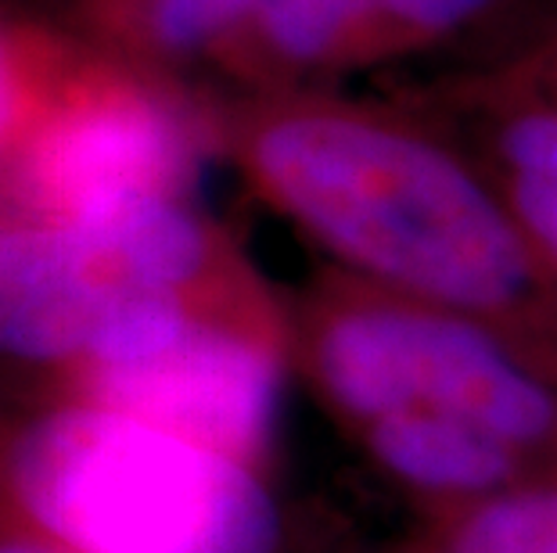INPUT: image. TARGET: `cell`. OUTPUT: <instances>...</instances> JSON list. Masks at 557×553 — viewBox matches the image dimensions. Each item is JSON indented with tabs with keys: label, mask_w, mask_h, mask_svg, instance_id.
<instances>
[{
	"label": "cell",
	"mask_w": 557,
	"mask_h": 553,
	"mask_svg": "<svg viewBox=\"0 0 557 553\" xmlns=\"http://www.w3.org/2000/svg\"><path fill=\"white\" fill-rule=\"evenodd\" d=\"M223 137L256 191L363 285L493 331L557 324V277L475 162L410 104L245 90Z\"/></svg>",
	"instance_id": "1"
},
{
	"label": "cell",
	"mask_w": 557,
	"mask_h": 553,
	"mask_svg": "<svg viewBox=\"0 0 557 553\" xmlns=\"http://www.w3.org/2000/svg\"><path fill=\"white\" fill-rule=\"evenodd\" d=\"M0 503L65 553H274L281 539L252 464L79 399L4 442Z\"/></svg>",
	"instance_id": "2"
},
{
	"label": "cell",
	"mask_w": 557,
	"mask_h": 553,
	"mask_svg": "<svg viewBox=\"0 0 557 553\" xmlns=\"http://www.w3.org/2000/svg\"><path fill=\"white\" fill-rule=\"evenodd\" d=\"M220 234L187 202L87 223L0 219V356L73 370L140 316L245 291Z\"/></svg>",
	"instance_id": "3"
},
{
	"label": "cell",
	"mask_w": 557,
	"mask_h": 553,
	"mask_svg": "<svg viewBox=\"0 0 557 553\" xmlns=\"http://www.w3.org/2000/svg\"><path fill=\"white\" fill-rule=\"evenodd\" d=\"M198 115L156 68L109 51H65L4 162L8 216L87 223L187 202L201 162Z\"/></svg>",
	"instance_id": "4"
},
{
	"label": "cell",
	"mask_w": 557,
	"mask_h": 553,
	"mask_svg": "<svg viewBox=\"0 0 557 553\" xmlns=\"http://www.w3.org/2000/svg\"><path fill=\"white\" fill-rule=\"evenodd\" d=\"M313 363L331 399L367 425L424 410L468 420L515 450L557 431V395L500 331L363 280L331 288L320 302Z\"/></svg>",
	"instance_id": "5"
},
{
	"label": "cell",
	"mask_w": 557,
	"mask_h": 553,
	"mask_svg": "<svg viewBox=\"0 0 557 553\" xmlns=\"http://www.w3.org/2000/svg\"><path fill=\"white\" fill-rule=\"evenodd\" d=\"M69 378L79 403L120 410L252 467L281 410V363L256 291L170 305Z\"/></svg>",
	"instance_id": "6"
},
{
	"label": "cell",
	"mask_w": 557,
	"mask_h": 553,
	"mask_svg": "<svg viewBox=\"0 0 557 553\" xmlns=\"http://www.w3.org/2000/svg\"><path fill=\"white\" fill-rule=\"evenodd\" d=\"M515 0H259L212 58L245 90H338L352 76L449 51Z\"/></svg>",
	"instance_id": "7"
},
{
	"label": "cell",
	"mask_w": 557,
	"mask_h": 553,
	"mask_svg": "<svg viewBox=\"0 0 557 553\" xmlns=\"http://www.w3.org/2000/svg\"><path fill=\"white\" fill-rule=\"evenodd\" d=\"M407 104L475 162L557 277V101L482 65L410 93Z\"/></svg>",
	"instance_id": "8"
},
{
	"label": "cell",
	"mask_w": 557,
	"mask_h": 553,
	"mask_svg": "<svg viewBox=\"0 0 557 553\" xmlns=\"http://www.w3.org/2000/svg\"><path fill=\"white\" fill-rule=\"evenodd\" d=\"M388 475L435 497H493L515 475V445L460 417L403 410L367 425Z\"/></svg>",
	"instance_id": "9"
},
{
	"label": "cell",
	"mask_w": 557,
	"mask_h": 553,
	"mask_svg": "<svg viewBox=\"0 0 557 553\" xmlns=\"http://www.w3.org/2000/svg\"><path fill=\"white\" fill-rule=\"evenodd\" d=\"M101 51L159 68L216 51L259 0H73Z\"/></svg>",
	"instance_id": "10"
},
{
	"label": "cell",
	"mask_w": 557,
	"mask_h": 553,
	"mask_svg": "<svg viewBox=\"0 0 557 553\" xmlns=\"http://www.w3.org/2000/svg\"><path fill=\"white\" fill-rule=\"evenodd\" d=\"M449 553H557V489L482 500L457 528Z\"/></svg>",
	"instance_id": "11"
},
{
	"label": "cell",
	"mask_w": 557,
	"mask_h": 553,
	"mask_svg": "<svg viewBox=\"0 0 557 553\" xmlns=\"http://www.w3.org/2000/svg\"><path fill=\"white\" fill-rule=\"evenodd\" d=\"M69 47H58L26 29L0 22V169L15 151L18 137L37 112L54 68L62 65Z\"/></svg>",
	"instance_id": "12"
},
{
	"label": "cell",
	"mask_w": 557,
	"mask_h": 553,
	"mask_svg": "<svg viewBox=\"0 0 557 553\" xmlns=\"http://www.w3.org/2000/svg\"><path fill=\"white\" fill-rule=\"evenodd\" d=\"M485 65H493L511 84L557 101V22L547 29H532L529 37H521L515 47H507L500 58Z\"/></svg>",
	"instance_id": "13"
},
{
	"label": "cell",
	"mask_w": 557,
	"mask_h": 553,
	"mask_svg": "<svg viewBox=\"0 0 557 553\" xmlns=\"http://www.w3.org/2000/svg\"><path fill=\"white\" fill-rule=\"evenodd\" d=\"M0 553H65V550H58L47 543V539L8 521V525H0Z\"/></svg>",
	"instance_id": "14"
}]
</instances>
